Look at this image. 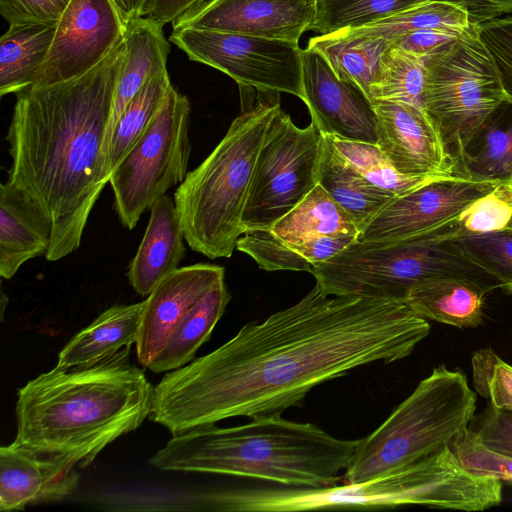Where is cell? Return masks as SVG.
Returning a JSON list of instances; mask_svg holds the SVG:
<instances>
[{"label": "cell", "instance_id": "obj_12", "mask_svg": "<svg viewBox=\"0 0 512 512\" xmlns=\"http://www.w3.org/2000/svg\"><path fill=\"white\" fill-rule=\"evenodd\" d=\"M169 41L191 61L225 73L241 88L303 100V49L296 42L191 28L172 30Z\"/></svg>", "mask_w": 512, "mask_h": 512}, {"label": "cell", "instance_id": "obj_6", "mask_svg": "<svg viewBox=\"0 0 512 512\" xmlns=\"http://www.w3.org/2000/svg\"><path fill=\"white\" fill-rule=\"evenodd\" d=\"M280 108L279 98H264L243 109L175 191V207L192 250L210 259L233 254L244 233L242 217L256 158Z\"/></svg>", "mask_w": 512, "mask_h": 512}, {"label": "cell", "instance_id": "obj_24", "mask_svg": "<svg viewBox=\"0 0 512 512\" xmlns=\"http://www.w3.org/2000/svg\"><path fill=\"white\" fill-rule=\"evenodd\" d=\"M144 301L114 305L77 333L60 351L57 366H89L135 344Z\"/></svg>", "mask_w": 512, "mask_h": 512}, {"label": "cell", "instance_id": "obj_15", "mask_svg": "<svg viewBox=\"0 0 512 512\" xmlns=\"http://www.w3.org/2000/svg\"><path fill=\"white\" fill-rule=\"evenodd\" d=\"M303 102L322 134L377 144L378 124L372 101L355 83L340 78L322 54L302 50Z\"/></svg>", "mask_w": 512, "mask_h": 512}, {"label": "cell", "instance_id": "obj_33", "mask_svg": "<svg viewBox=\"0 0 512 512\" xmlns=\"http://www.w3.org/2000/svg\"><path fill=\"white\" fill-rule=\"evenodd\" d=\"M427 57L390 46L381 58L370 100L402 102L423 110Z\"/></svg>", "mask_w": 512, "mask_h": 512}, {"label": "cell", "instance_id": "obj_32", "mask_svg": "<svg viewBox=\"0 0 512 512\" xmlns=\"http://www.w3.org/2000/svg\"><path fill=\"white\" fill-rule=\"evenodd\" d=\"M172 87L168 71L165 69L150 76L129 101L112 133L105 163L109 179L112 171L153 120Z\"/></svg>", "mask_w": 512, "mask_h": 512}, {"label": "cell", "instance_id": "obj_27", "mask_svg": "<svg viewBox=\"0 0 512 512\" xmlns=\"http://www.w3.org/2000/svg\"><path fill=\"white\" fill-rule=\"evenodd\" d=\"M57 24L9 25L0 39V95L31 86L51 48Z\"/></svg>", "mask_w": 512, "mask_h": 512}, {"label": "cell", "instance_id": "obj_14", "mask_svg": "<svg viewBox=\"0 0 512 512\" xmlns=\"http://www.w3.org/2000/svg\"><path fill=\"white\" fill-rule=\"evenodd\" d=\"M126 23L112 0H71L57 23L49 53L31 86L82 76L124 39Z\"/></svg>", "mask_w": 512, "mask_h": 512}, {"label": "cell", "instance_id": "obj_22", "mask_svg": "<svg viewBox=\"0 0 512 512\" xmlns=\"http://www.w3.org/2000/svg\"><path fill=\"white\" fill-rule=\"evenodd\" d=\"M124 39L126 56L118 78L112 115L105 138V163L112 133L120 115L150 76L167 69L170 52L169 40L164 36L163 26L146 16L134 18L126 24Z\"/></svg>", "mask_w": 512, "mask_h": 512}, {"label": "cell", "instance_id": "obj_21", "mask_svg": "<svg viewBox=\"0 0 512 512\" xmlns=\"http://www.w3.org/2000/svg\"><path fill=\"white\" fill-rule=\"evenodd\" d=\"M184 232L174 201L167 195L150 208L148 225L127 277L132 288L148 296L185 257Z\"/></svg>", "mask_w": 512, "mask_h": 512}, {"label": "cell", "instance_id": "obj_46", "mask_svg": "<svg viewBox=\"0 0 512 512\" xmlns=\"http://www.w3.org/2000/svg\"><path fill=\"white\" fill-rule=\"evenodd\" d=\"M463 8L471 24L512 14V0H442Z\"/></svg>", "mask_w": 512, "mask_h": 512}, {"label": "cell", "instance_id": "obj_38", "mask_svg": "<svg viewBox=\"0 0 512 512\" xmlns=\"http://www.w3.org/2000/svg\"><path fill=\"white\" fill-rule=\"evenodd\" d=\"M512 215V184L503 183L476 200L456 219L457 236L504 228Z\"/></svg>", "mask_w": 512, "mask_h": 512}, {"label": "cell", "instance_id": "obj_17", "mask_svg": "<svg viewBox=\"0 0 512 512\" xmlns=\"http://www.w3.org/2000/svg\"><path fill=\"white\" fill-rule=\"evenodd\" d=\"M222 281V266L197 263L178 268L152 290L144 300L135 343L138 362L143 367L153 364L188 312Z\"/></svg>", "mask_w": 512, "mask_h": 512}, {"label": "cell", "instance_id": "obj_41", "mask_svg": "<svg viewBox=\"0 0 512 512\" xmlns=\"http://www.w3.org/2000/svg\"><path fill=\"white\" fill-rule=\"evenodd\" d=\"M473 25L494 63L506 99L512 101V14Z\"/></svg>", "mask_w": 512, "mask_h": 512}, {"label": "cell", "instance_id": "obj_4", "mask_svg": "<svg viewBox=\"0 0 512 512\" xmlns=\"http://www.w3.org/2000/svg\"><path fill=\"white\" fill-rule=\"evenodd\" d=\"M360 441L336 438L312 423L269 415L236 427L210 424L180 433L149 462L164 471L241 476L292 487H326L343 479Z\"/></svg>", "mask_w": 512, "mask_h": 512}, {"label": "cell", "instance_id": "obj_34", "mask_svg": "<svg viewBox=\"0 0 512 512\" xmlns=\"http://www.w3.org/2000/svg\"><path fill=\"white\" fill-rule=\"evenodd\" d=\"M327 135V134H326ZM337 152L367 181L393 197L439 176H409L398 172L377 144L328 135Z\"/></svg>", "mask_w": 512, "mask_h": 512}, {"label": "cell", "instance_id": "obj_31", "mask_svg": "<svg viewBox=\"0 0 512 512\" xmlns=\"http://www.w3.org/2000/svg\"><path fill=\"white\" fill-rule=\"evenodd\" d=\"M472 25L468 13L460 6L442 0H425L372 24L340 31L353 36L392 40L400 35L424 29L464 33Z\"/></svg>", "mask_w": 512, "mask_h": 512}, {"label": "cell", "instance_id": "obj_23", "mask_svg": "<svg viewBox=\"0 0 512 512\" xmlns=\"http://www.w3.org/2000/svg\"><path fill=\"white\" fill-rule=\"evenodd\" d=\"M488 292L485 286L469 278L437 277L414 285L405 302L426 320L460 329L475 328L483 323Z\"/></svg>", "mask_w": 512, "mask_h": 512}, {"label": "cell", "instance_id": "obj_19", "mask_svg": "<svg viewBox=\"0 0 512 512\" xmlns=\"http://www.w3.org/2000/svg\"><path fill=\"white\" fill-rule=\"evenodd\" d=\"M77 465L60 454L39 451L14 440L0 447V511L55 502L77 488Z\"/></svg>", "mask_w": 512, "mask_h": 512}, {"label": "cell", "instance_id": "obj_18", "mask_svg": "<svg viewBox=\"0 0 512 512\" xmlns=\"http://www.w3.org/2000/svg\"><path fill=\"white\" fill-rule=\"evenodd\" d=\"M378 147L395 169L409 176L455 175L441 138L424 110L410 104L375 100Z\"/></svg>", "mask_w": 512, "mask_h": 512}, {"label": "cell", "instance_id": "obj_44", "mask_svg": "<svg viewBox=\"0 0 512 512\" xmlns=\"http://www.w3.org/2000/svg\"><path fill=\"white\" fill-rule=\"evenodd\" d=\"M464 33L445 29H424L400 35L389 41L393 47L427 57L444 49Z\"/></svg>", "mask_w": 512, "mask_h": 512}, {"label": "cell", "instance_id": "obj_37", "mask_svg": "<svg viewBox=\"0 0 512 512\" xmlns=\"http://www.w3.org/2000/svg\"><path fill=\"white\" fill-rule=\"evenodd\" d=\"M471 367L475 391L490 406L512 411V366L491 348H483L473 353Z\"/></svg>", "mask_w": 512, "mask_h": 512}, {"label": "cell", "instance_id": "obj_30", "mask_svg": "<svg viewBox=\"0 0 512 512\" xmlns=\"http://www.w3.org/2000/svg\"><path fill=\"white\" fill-rule=\"evenodd\" d=\"M225 281L212 288L180 322L165 348L148 368L160 373L191 362L197 350L210 338L230 301Z\"/></svg>", "mask_w": 512, "mask_h": 512}, {"label": "cell", "instance_id": "obj_8", "mask_svg": "<svg viewBox=\"0 0 512 512\" xmlns=\"http://www.w3.org/2000/svg\"><path fill=\"white\" fill-rule=\"evenodd\" d=\"M456 220L401 240L374 243L357 239L316 265L311 274L327 295L403 300L416 284L437 277H465L489 291L499 282L466 257L454 241Z\"/></svg>", "mask_w": 512, "mask_h": 512}, {"label": "cell", "instance_id": "obj_47", "mask_svg": "<svg viewBox=\"0 0 512 512\" xmlns=\"http://www.w3.org/2000/svg\"><path fill=\"white\" fill-rule=\"evenodd\" d=\"M118 9L122 19L127 24L134 18L143 14L144 7L148 0H112Z\"/></svg>", "mask_w": 512, "mask_h": 512}, {"label": "cell", "instance_id": "obj_48", "mask_svg": "<svg viewBox=\"0 0 512 512\" xmlns=\"http://www.w3.org/2000/svg\"><path fill=\"white\" fill-rule=\"evenodd\" d=\"M505 227H512V215L507 223V225Z\"/></svg>", "mask_w": 512, "mask_h": 512}, {"label": "cell", "instance_id": "obj_28", "mask_svg": "<svg viewBox=\"0 0 512 512\" xmlns=\"http://www.w3.org/2000/svg\"><path fill=\"white\" fill-rule=\"evenodd\" d=\"M267 230L286 246L319 236L359 235L349 215L320 184Z\"/></svg>", "mask_w": 512, "mask_h": 512}, {"label": "cell", "instance_id": "obj_11", "mask_svg": "<svg viewBox=\"0 0 512 512\" xmlns=\"http://www.w3.org/2000/svg\"><path fill=\"white\" fill-rule=\"evenodd\" d=\"M323 135L311 122L300 128L280 108L258 152L242 224L244 233L269 229L318 184Z\"/></svg>", "mask_w": 512, "mask_h": 512}, {"label": "cell", "instance_id": "obj_40", "mask_svg": "<svg viewBox=\"0 0 512 512\" xmlns=\"http://www.w3.org/2000/svg\"><path fill=\"white\" fill-rule=\"evenodd\" d=\"M461 465L471 473L512 484V458L485 447L469 428L451 446Z\"/></svg>", "mask_w": 512, "mask_h": 512}, {"label": "cell", "instance_id": "obj_16", "mask_svg": "<svg viewBox=\"0 0 512 512\" xmlns=\"http://www.w3.org/2000/svg\"><path fill=\"white\" fill-rule=\"evenodd\" d=\"M317 0H208L172 23L197 29L298 43L310 30Z\"/></svg>", "mask_w": 512, "mask_h": 512}, {"label": "cell", "instance_id": "obj_5", "mask_svg": "<svg viewBox=\"0 0 512 512\" xmlns=\"http://www.w3.org/2000/svg\"><path fill=\"white\" fill-rule=\"evenodd\" d=\"M502 500V483L466 470L447 447L406 468L361 483L326 487L236 489L195 495V510L288 512L327 508L419 505L483 511Z\"/></svg>", "mask_w": 512, "mask_h": 512}, {"label": "cell", "instance_id": "obj_42", "mask_svg": "<svg viewBox=\"0 0 512 512\" xmlns=\"http://www.w3.org/2000/svg\"><path fill=\"white\" fill-rule=\"evenodd\" d=\"M71 0H0V14L9 25L57 24Z\"/></svg>", "mask_w": 512, "mask_h": 512}, {"label": "cell", "instance_id": "obj_26", "mask_svg": "<svg viewBox=\"0 0 512 512\" xmlns=\"http://www.w3.org/2000/svg\"><path fill=\"white\" fill-rule=\"evenodd\" d=\"M323 135L318 184L349 215L359 233L394 198L367 181Z\"/></svg>", "mask_w": 512, "mask_h": 512}, {"label": "cell", "instance_id": "obj_29", "mask_svg": "<svg viewBox=\"0 0 512 512\" xmlns=\"http://www.w3.org/2000/svg\"><path fill=\"white\" fill-rule=\"evenodd\" d=\"M308 46L324 56L337 76L358 85L370 99L381 58L391 43L380 37L337 31L311 38Z\"/></svg>", "mask_w": 512, "mask_h": 512}, {"label": "cell", "instance_id": "obj_1", "mask_svg": "<svg viewBox=\"0 0 512 512\" xmlns=\"http://www.w3.org/2000/svg\"><path fill=\"white\" fill-rule=\"evenodd\" d=\"M429 333L403 300L327 295L315 283L295 304L166 373L149 418L175 436L232 417L281 415L326 381L408 357Z\"/></svg>", "mask_w": 512, "mask_h": 512}, {"label": "cell", "instance_id": "obj_7", "mask_svg": "<svg viewBox=\"0 0 512 512\" xmlns=\"http://www.w3.org/2000/svg\"><path fill=\"white\" fill-rule=\"evenodd\" d=\"M476 394L460 370L435 367L387 419L361 439L343 474L361 483L406 468L455 443L469 428Z\"/></svg>", "mask_w": 512, "mask_h": 512}, {"label": "cell", "instance_id": "obj_13", "mask_svg": "<svg viewBox=\"0 0 512 512\" xmlns=\"http://www.w3.org/2000/svg\"><path fill=\"white\" fill-rule=\"evenodd\" d=\"M503 183L439 176L392 198L359 233L361 242L386 243L456 220L471 204Z\"/></svg>", "mask_w": 512, "mask_h": 512}, {"label": "cell", "instance_id": "obj_25", "mask_svg": "<svg viewBox=\"0 0 512 512\" xmlns=\"http://www.w3.org/2000/svg\"><path fill=\"white\" fill-rule=\"evenodd\" d=\"M456 175L512 184V101L500 103L473 133Z\"/></svg>", "mask_w": 512, "mask_h": 512}, {"label": "cell", "instance_id": "obj_43", "mask_svg": "<svg viewBox=\"0 0 512 512\" xmlns=\"http://www.w3.org/2000/svg\"><path fill=\"white\" fill-rule=\"evenodd\" d=\"M488 449L512 458V411L489 406L474 431Z\"/></svg>", "mask_w": 512, "mask_h": 512}, {"label": "cell", "instance_id": "obj_3", "mask_svg": "<svg viewBox=\"0 0 512 512\" xmlns=\"http://www.w3.org/2000/svg\"><path fill=\"white\" fill-rule=\"evenodd\" d=\"M131 347L89 366H55L18 390L15 440L84 468L149 417L154 386Z\"/></svg>", "mask_w": 512, "mask_h": 512}, {"label": "cell", "instance_id": "obj_36", "mask_svg": "<svg viewBox=\"0 0 512 512\" xmlns=\"http://www.w3.org/2000/svg\"><path fill=\"white\" fill-rule=\"evenodd\" d=\"M461 252L512 293V227L454 237Z\"/></svg>", "mask_w": 512, "mask_h": 512}, {"label": "cell", "instance_id": "obj_2", "mask_svg": "<svg viewBox=\"0 0 512 512\" xmlns=\"http://www.w3.org/2000/svg\"><path fill=\"white\" fill-rule=\"evenodd\" d=\"M126 56L123 39L86 74L16 94L6 140L8 181L48 217V261L77 250L101 191L109 182L104 145Z\"/></svg>", "mask_w": 512, "mask_h": 512}, {"label": "cell", "instance_id": "obj_35", "mask_svg": "<svg viewBox=\"0 0 512 512\" xmlns=\"http://www.w3.org/2000/svg\"><path fill=\"white\" fill-rule=\"evenodd\" d=\"M425 0H317L310 30L320 35L356 29L390 17Z\"/></svg>", "mask_w": 512, "mask_h": 512}, {"label": "cell", "instance_id": "obj_10", "mask_svg": "<svg viewBox=\"0 0 512 512\" xmlns=\"http://www.w3.org/2000/svg\"><path fill=\"white\" fill-rule=\"evenodd\" d=\"M190 113L188 98L172 87L146 130L112 171L114 209L129 230L144 211L186 178Z\"/></svg>", "mask_w": 512, "mask_h": 512}, {"label": "cell", "instance_id": "obj_20", "mask_svg": "<svg viewBox=\"0 0 512 512\" xmlns=\"http://www.w3.org/2000/svg\"><path fill=\"white\" fill-rule=\"evenodd\" d=\"M52 225L46 214L19 188L0 186V276L11 279L28 260L46 255Z\"/></svg>", "mask_w": 512, "mask_h": 512}, {"label": "cell", "instance_id": "obj_45", "mask_svg": "<svg viewBox=\"0 0 512 512\" xmlns=\"http://www.w3.org/2000/svg\"><path fill=\"white\" fill-rule=\"evenodd\" d=\"M205 0H148L142 16L164 26L173 23Z\"/></svg>", "mask_w": 512, "mask_h": 512}, {"label": "cell", "instance_id": "obj_9", "mask_svg": "<svg viewBox=\"0 0 512 512\" xmlns=\"http://www.w3.org/2000/svg\"><path fill=\"white\" fill-rule=\"evenodd\" d=\"M504 100L496 68L474 25L427 57L423 110L441 138L455 175L468 140Z\"/></svg>", "mask_w": 512, "mask_h": 512}, {"label": "cell", "instance_id": "obj_39", "mask_svg": "<svg viewBox=\"0 0 512 512\" xmlns=\"http://www.w3.org/2000/svg\"><path fill=\"white\" fill-rule=\"evenodd\" d=\"M236 249L248 254L266 271H312L311 266L267 229L246 231L238 239Z\"/></svg>", "mask_w": 512, "mask_h": 512}]
</instances>
